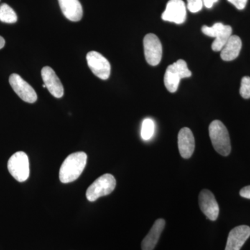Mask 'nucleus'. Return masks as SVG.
<instances>
[{"label": "nucleus", "instance_id": "1", "mask_svg": "<svg viewBox=\"0 0 250 250\" xmlns=\"http://www.w3.org/2000/svg\"><path fill=\"white\" fill-rule=\"evenodd\" d=\"M87 163L85 152L73 153L67 156L59 170V179L63 184L75 182L84 170Z\"/></svg>", "mask_w": 250, "mask_h": 250}, {"label": "nucleus", "instance_id": "2", "mask_svg": "<svg viewBox=\"0 0 250 250\" xmlns=\"http://www.w3.org/2000/svg\"><path fill=\"white\" fill-rule=\"evenodd\" d=\"M209 136L215 150L220 155L227 156L231 152V142L228 130L220 121L212 122L208 128Z\"/></svg>", "mask_w": 250, "mask_h": 250}, {"label": "nucleus", "instance_id": "3", "mask_svg": "<svg viewBox=\"0 0 250 250\" xmlns=\"http://www.w3.org/2000/svg\"><path fill=\"white\" fill-rule=\"evenodd\" d=\"M191 75V72L188 68L187 62L179 59L166 69L164 75V84L170 93H175L178 89L180 80L190 77Z\"/></svg>", "mask_w": 250, "mask_h": 250}, {"label": "nucleus", "instance_id": "4", "mask_svg": "<svg viewBox=\"0 0 250 250\" xmlns=\"http://www.w3.org/2000/svg\"><path fill=\"white\" fill-rule=\"evenodd\" d=\"M116 180L111 174H104L97 179L86 190L88 201L95 202L100 197L106 196L114 190Z\"/></svg>", "mask_w": 250, "mask_h": 250}, {"label": "nucleus", "instance_id": "5", "mask_svg": "<svg viewBox=\"0 0 250 250\" xmlns=\"http://www.w3.org/2000/svg\"><path fill=\"white\" fill-rule=\"evenodd\" d=\"M202 31L206 36L215 38L212 44V49L215 52H220L228 42L232 34V28L221 22L215 23L212 27L204 25Z\"/></svg>", "mask_w": 250, "mask_h": 250}, {"label": "nucleus", "instance_id": "6", "mask_svg": "<svg viewBox=\"0 0 250 250\" xmlns=\"http://www.w3.org/2000/svg\"><path fill=\"white\" fill-rule=\"evenodd\" d=\"M8 170L18 182H25L29 177V158L27 154L24 152L13 154L8 161Z\"/></svg>", "mask_w": 250, "mask_h": 250}, {"label": "nucleus", "instance_id": "7", "mask_svg": "<svg viewBox=\"0 0 250 250\" xmlns=\"http://www.w3.org/2000/svg\"><path fill=\"white\" fill-rule=\"evenodd\" d=\"M145 57L148 63L152 66L159 65L162 59V45L157 36L148 34L143 39Z\"/></svg>", "mask_w": 250, "mask_h": 250}, {"label": "nucleus", "instance_id": "8", "mask_svg": "<svg viewBox=\"0 0 250 250\" xmlns=\"http://www.w3.org/2000/svg\"><path fill=\"white\" fill-rule=\"evenodd\" d=\"M87 63L92 72L103 80H108L111 75V64L98 52L92 51L86 55Z\"/></svg>", "mask_w": 250, "mask_h": 250}, {"label": "nucleus", "instance_id": "9", "mask_svg": "<svg viewBox=\"0 0 250 250\" xmlns=\"http://www.w3.org/2000/svg\"><path fill=\"white\" fill-rule=\"evenodd\" d=\"M9 83L15 93L17 94L23 101L32 104L37 100V94L35 90L18 74H12L10 76Z\"/></svg>", "mask_w": 250, "mask_h": 250}, {"label": "nucleus", "instance_id": "10", "mask_svg": "<svg viewBox=\"0 0 250 250\" xmlns=\"http://www.w3.org/2000/svg\"><path fill=\"white\" fill-rule=\"evenodd\" d=\"M161 18L164 21L182 24L187 18V9L183 0H170L166 4V8Z\"/></svg>", "mask_w": 250, "mask_h": 250}, {"label": "nucleus", "instance_id": "11", "mask_svg": "<svg viewBox=\"0 0 250 250\" xmlns=\"http://www.w3.org/2000/svg\"><path fill=\"white\" fill-rule=\"evenodd\" d=\"M199 205L200 209L207 218L215 221L218 218L219 206L214 195L210 190L204 189L199 195Z\"/></svg>", "mask_w": 250, "mask_h": 250}, {"label": "nucleus", "instance_id": "12", "mask_svg": "<svg viewBox=\"0 0 250 250\" xmlns=\"http://www.w3.org/2000/svg\"><path fill=\"white\" fill-rule=\"evenodd\" d=\"M41 76L49 93L55 98H62L64 93L63 86L53 69L49 66L44 67L41 70Z\"/></svg>", "mask_w": 250, "mask_h": 250}, {"label": "nucleus", "instance_id": "13", "mask_svg": "<svg viewBox=\"0 0 250 250\" xmlns=\"http://www.w3.org/2000/svg\"><path fill=\"white\" fill-rule=\"evenodd\" d=\"M250 236V227L241 225L233 228L229 233L225 250H241Z\"/></svg>", "mask_w": 250, "mask_h": 250}, {"label": "nucleus", "instance_id": "14", "mask_svg": "<svg viewBox=\"0 0 250 250\" xmlns=\"http://www.w3.org/2000/svg\"><path fill=\"white\" fill-rule=\"evenodd\" d=\"M179 153L184 159H189L193 154L195 147V138L191 130L188 127L182 128L178 134Z\"/></svg>", "mask_w": 250, "mask_h": 250}, {"label": "nucleus", "instance_id": "15", "mask_svg": "<svg viewBox=\"0 0 250 250\" xmlns=\"http://www.w3.org/2000/svg\"><path fill=\"white\" fill-rule=\"evenodd\" d=\"M65 17L72 22H78L83 16V8L79 0H58Z\"/></svg>", "mask_w": 250, "mask_h": 250}, {"label": "nucleus", "instance_id": "16", "mask_svg": "<svg viewBox=\"0 0 250 250\" xmlns=\"http://www.w3.org/2000/svg\"><path fill=\"white\" fill-rule=\"evenodd\" d=\"M166 221L164 219H158L156 220L150 231L143 240L141 248L142 250H153L155 248L161 233L165 228Z\"/></svg>", "mask_w": 250, "mask_h": 250}, {"label": "nucleus", "instance_id": "17", "mask_svg": "<svg viewBox=\"0 0 250 250\" xmlns=\"http://www.w3.org/2000/svg\"><path fill=\"white\" fill-rule=\"evenodd\" d=\"M241 48V39L238 36L231 35L220 51V57L225 62H231L238 57Z\"/></svg>", "mask_w": 250, "mask_h": 250}, {"label": "nucleus", "instance_id": "18", "mask_svg": "<svg viewBox=\"0 0 250 250\" xmlns=\"http://www.w3.org/2000/svg\"><path fill=\"white\" fill-rule=\"evenodd\" d=\"M18 16L14 9L6 4L0 5V21L12 24L17 22Z\"/></svg>", "mask_w": 250, "mask_h": 250}, {"label": "nucleus", "instance_id": "19", "mask_svg": "<svg viewBox=\"0 0 250 250\" xmlns=\"http://www.w3.org/2000/svg\"><path fill=\"white\" fill-rule=\"evenodd\" d=\"M154 133V123L150 118H146L143 122L141 128V137L145 141H147L152 137Z\"/></svg>", "mask_w": 250, "mask_h": 250}, {"label": "nucleus", "instance_id": "20", "mask_svg": "<svg viewBox=\"0 0 250 250\" xmlns=\"http://www.w3.org/2000/svg\"><path fill=\"white\" fill-rule=\"evenodd\" d=\"M240 94L242 98L244 99L250 98V77H243L241 80V88H240Z\"/></svg>", "mask_w": 250, "mask_h": 250}, {"label": "nucleus", "instance_id": "21", "mask_svg": "<svg viewBox=\"0 0 250 250\" xmlns=\"http://www.w3.org/2000/svg\"><path fill=\"white\" fill-rule=\"evenodd\" d=\"M188 9L191 13H197L201 11L203 6L202 0H187Z\"/></svg>", "mask_w": 250, "mask_h": 250}, {"label": "nucleus", "instance_id": "22", "mask_svg": "<svg viewBox=\"0 0 250 250\" xmlns=\"http://www.w3.org/2000/svg\"><path fill=\"white\" fill-rule=\"evenodd\" d=\"M228 1L236 6L238 10H243L246 8L248 0H228Z\"/></svg>", "mask_w": 250, "mask_h": 250}, {"label": "nucleus", "instance_id": "23", "mask_svg": "<svg viewBox=\"0 0 250 250\" xmlns=\"http://www.w3.org/2000/svg\"><path fill=\"white\" fill-rule=\"evenodd\" d=\"M240 195L244 198L250 199V186L243 188L240 191Z\"/></svg>", "mask_w": 250, "mask_h": 250}, {"label": "nucleus", "instance_id": "24", "mask_svg": "<svg viewBox=\"0 0 250 250\" xmlns=\"http://www.w3.org/2000/svg\"><path fill=\"white\" fill-rule=\"evenodd\" d=\"M218 0H202L203 4L208 9L213 7V4L216 3Z\"/></svg>", "mask_w": 250, "mask_h": 250}, {"label": "nucleus", "instance_id": "25", "mask_svg": "<svg viewBox=\"0 0 250 250\" xmlns=\"http://www.w3.org/2000/svg\"><path fill=\"white\" fill-rule=\"evenodd\" d=\"M5 45V40L4 39V38L1 37V36H0V49L1 48H3V47H4Z\"/></svg>", "mask_w": 250, "mask_h": 250}, {"label": "nucleus", "instance_id": "26", "mask_svg": "<svg viewBox=\"0 0 250 250\" xmlns=\"http://www.w3.org/2000/svg\"><path fill=\"white\" fill-rule=\"evenodd\" d=\"M42 87H43V88H46V85L45 84H43L42 85Z\"/></svg>", "mask_w": 250, "mask_h": 250}]
</instances>
